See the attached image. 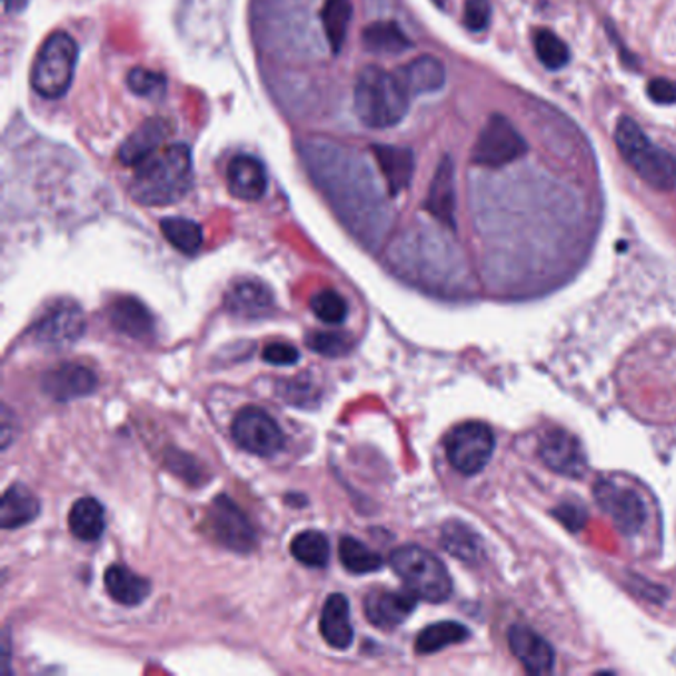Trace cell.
I'll use <instances>...</instances> for the list:
<instances>
[{
    "label": "cell",
    "mask_w": 676,
    "mask_h": 676,
    "mask_svg": "<svg viewBox=\"0 0 676 676\" xmlns=\"http://www.w3.org/2000/svg\"><path fill=\"white\" fill-rule=\"evenodd\" d=\"M538 455L541 463L567 478H579L585 475L587 458L581 443L564 429H549L539 439Z\"/></svg>",
    "instance_id": "12"
},
{
    "label": "cell",
    "mask_w": 676,
    "mask_h": 676,
    "mask_svg": "<svg viewBox=\"0 0 676 676\" xmlns=\"http://www.w3.org/2000/svg\"><path fill=\"white\" fill-rule=\"evenodd\" d=\"M556 514L559 516V521L566 524L569 530H579L585 524V518H587L585 510L576 508V506H567V504H564L559 510H556Z\"/></svg>",
    "instance_id": "42"
},
{
    "label": "cell",
    "mask_w": 676,
    "mask_h": 676,
    "mask_svg": "<svg viewBox=\"0 0 676 676\" xmlns=\"http://www.w3.org/2000/svg\"><path fill=\"white\" fill-rule=\"evenodd\" d=\"M419 597L411 589L391 592V589H375L364 602V612L371 625L379 629H395L409 619L415 612Z\"/></svg>",
    "instance_id": "13"
},
{
    "label": "cell",
    "mask_w": 676,
    "mask_h": 676,
    "mask_svg": "<svg viewBox=\"0 0 676 676\" xmlns=\"http://www.w3.org/2000/svg\"><path fill=\"white\" fill-rule=\"evenodd\" d=\"M411 93L397 73L381 66H366L356 80L354 111L357 119L371 129L394 128L409 111Z\"/></svg>",
    "instance_id": "2"
},
{
    "label": "cell",
    "mask_w": 676,
    "mask_h": 676,
    "mask_svg": "<svg viewBox=\"0 0 676 676\" xmlns=\"http://www.w3.org/2000/svg\"><path fill=\"white\" fill-rule=\"evenodd\" d=\"M78 54L80 50L70 34L66 32L50 34L38 50L30 70V83L34 92L48 100L64 98L72 86Z\"/></svg>",
    "instance_id": "4"
},
{
    "label": "cell",
    "mask_w": 676,
    "mask_h": 676,
    "mask_svg": "<svg viewBox=\"0 0 676 676\" xmlns=\"http://www.w3.org/2000/svg\"><path fill=\"white\" fill-rule=\"evenodd\" d=\"M445 2H447V0H435V4H439V7H445Z\"/></svg>",
    "instance_id": "44"
},
{
    "label": "cell",
    "mask_w": 676,
    "mask_h": 676,
    "mask_svg": "<svg viewBox=\"0 0 676 676\" xmlns=\"http://www.w3.org/2000/svg\"><path fill=\"white\" fill-rule=\"evenodd\" d=\"M468 639V629L465 625L455 622H440L429 625L420 630L415 640V649L419 655H430L447 649L450 645H458Z\"/></svg>",
    "instance_id": "30"
},
{
    "label": "cell",
    "mask_w": 676,
    "mask_h": 676,
    "mask_svg": "<svg viewBox=\"0 0 676 676\" xmlns=\"http://www.w3.org/2000/svg\"><path fill=\"white\" fill-rule=\"evenodd\" d=\"M128 88L136 96L143 98H161L167 88V78L163 73L147 70V68H131L128 73Z\"/></svg>",
    "instance_id": "36"
},
{
    "label": "cell",
    "mask_w": 676,
    "mask_h": 676,
    "mask_svg": "<svg viewBox=\"0 0 676 676\" xmlns=\"http://www.w3.org/2000/svg\"><path fill=\"white\" fill-rule=\"evenodd\" d=\"M306 344L311 351L326 357L346 356L351 349V338L339 331H316L308 336Z\"/></svg>",
    "instance_id": "37"
},
{
    "label": "cell",
    "mask_w": 676,
    "mask_h": 676,
    "mask_svg": "<svg viewBox=\"0 0 676 676\" xmlns=\"http://www.w3.org/2000/svg\"><path fill=\"white\" fill-rule=\"evenodd\" d=\"M4 2H7V10L9 12H22V10L27 9L30 0H4Z\"/></svg>",
    "instance_id": "43"
},
{
    "label": "cell",
    "mask_w": 676,
    "mask_h": 676,
    "mask_svg": "<svg viewBox=\"0 0 676 676\" xmlns=\"http://www.w3.org/2000/svg\"><path fill=\"white\" fill-rule=\"evenodd\" d=\"M528 153V143L513 121L500 113H494L473 147V161L488 169H500L518 161Z\"/></svg>",
    "instance_id": "6"
},
{
    "label": "cell",
    "mask_w": 676,
    "mask_h": 676,
    "mask_svg": "<svg viewBox=\"0 0 676 676\" xmlns=\"http://www.w3.org/2000/svg\"><path fill=\"white\" fill-rule=\"evenodd\" d=\"M351 17H354L351 0H326L324 2L320 10L321 28H324L331 54H339L346 44Z\"/></svg>",
    "instance_id": "26"
},
{
    "label": "cell",
    "mask_w": 676,
    "mask_h": 676,
    "mask_svg": "<svg viewBox=\"0 0 676 676\" xmlns=\"http://www.w3.org/2000/svg\"><path fill=\"white\" fill-rule=\"evenodd\" d=\"M96 387H98V377L92 369L78 364L54 367L42 377V391L50 399L60 402L88 397L96 391Z\"/></svg>",
    "instance_id": "14"
},
{
    "label": "cell",
    "mask_w": 676,
    "mask_h": 676,
    "mask_svg": "<svg viewBox=\"0 0 676 676\" xmlns=\"http://www.w3.org/2000/svg\"><path fill=\"white\" fill-rule=\"evenodd\" d=\"M594 496L599 508L612 518L615 528L622 534L637 536L643 530L647 510L635 488L617 485L613 480H599L595 485Z\"/></svg>",
    "instance_id": "8"
},
{
    "label": "cell",
    "mask_w": 676,
    "mask_h": 676,
    "mask_svg": "<svg viewBox=\"0 0 676 676\" xmlns=\"http://www.w3.org/2000/svg\"><path fill=\"white\" fill-rule=\"evenodd\" d=\"M375 161L385 177V183L391 195L405 191L415 173V156L409 147L374 146Z\"/></svg>",
    "instance_id": "21"
},
{
    "label": "cell",
    "mask_w": 676,
    "mask_h": 676,
    "mask_svg": "<svg viewBox=\"0 0 676 676\" xmlns=\"http://www.w3.org/2000/svg\"><path fill=\"white\" fill-rule=\"evenodd\" d=\"M262 359L270 366H294L300 359V351L290 344H270L262 351Z\"/></svg>",
    "instance_id": "40"
},
{
    "label": "cell",
    "mask_w": 676,
    "mask_h": 676,
    "mask_svg": "<svg viewBox=\"0 0 676 676\" xmlns=\"http://www.w3.org/2000/svg\"><path fill=\"white\" fill-rule=\"evenodd\" d=\"M391 567L401 577L405 587L422 602L443 604L453 594V579L448 576L447 567L429 549L419 546L395 549Z\"/></svg>",
    "instance_id": "5"
},
{
    "label": "cell",
    "mask_w": 676,
    "mask_h": 676,
    "mask_svg": "<svg viewBox=\"0 0 676 676\" xmlns=\"http://www.w3.org/2000/svg\"><path fill=\"white\" fill-rule=\"evenodd\" d=\"M171 133V123L163 118L146 119L123 146L119 147V161L126 167H138L147 157L153 156L163 147L165 139Z\"/></svg>",
    "instance_id": "18"
},
{
    "label": "cell",
    "mask_w": 676,
    "mask_h": 676,
    "mask_svg": "<svg viewBox=\"0 0 676 676\" xmlns=\"http://www.w3.org/2000/svg\"><path fill=\"white\" fill-rule=\"evenodd\" d=\"M103 584H106V592L110 594L111 599L126 607L143 604L151 592V585L146 577L138 576L136 571L123 566L108 567V571L103 576Z\"/></svg>",
    "instance_id": "24"
},
{
    "label": "cell",
    "mask_w": 676,
    "mask_h": 676,
    "mask_svg": "<svg viewBox=\"0 0 676 676\" xmlns=\"http://www.w3.org/2000/svg\"><path fill=\"white\" fill-rule=\"evenodd\" d=\"M647 93L650 100L660 106H670L676 103V83L670 82L667 78H655L647 86Z\"/></svg>",
    "instance_id": "41"
},
{
    "label": "cell",
    "mask_w": 676,
    "mask_h": 676,
    "mask_svg": "<svg viewBox=\"0 0 676 676\" xmlns=\"http://www.w3.org/2000/svg\"><path fill=\"white\" fill-rule=\"evenodd\" d=\"M167 467L173 470L175 475L181 476L187 483H199L202 478V468L195 463V458L187 457L185 453H171L167 455Z\"/></svg>",
    "instance_id": "39"
},
{
    "label": "cell",
    "mask_w": 676,
    "mask_h": 676,
    "mask_svg": "<svg viewBox=\"0 0 676 676\" xmlns=\"http://www.w3.org/2000/svg\"><path fill=\"white\" fill-rule=\"evenodd\" d=\"M448 463L460 475H478L490 463L494 453V433L485 422H463L448 433L445 440Z\"/></svg>",
    "instance_id": "7"
},
{
    "label": "cell",
    "mask_w": 676,
    "mask_h": 676,
    "mask_svg": "<svg viewBox=\"0 0 676 676\" xmlns=\"http://www.w3.org/2000/svg\"><path fill=\"white\" fill-rule=\"evenodd\" d=\"M86 331V316L72 300H58L32 324V336L48 348H64Z\"/></svg>",
    "instance_id": "11"
},
{
    "label": "cell",
    "mask_w": 676,
    "mask_h": 676,
    "mask_svg": "<svg viewBox=\"0 0 676 676\" xmlns=\"http://www.w3.org/2000/svg\"><path fill=\"white\" fill-rule=\"evenodd\" d=\"M225 308L240 320H260L275 310V296L258 280L237 282L225 298Z\"/></svg>",
    "instance_id": "16"
},
{
    "label": "cell",
    "mask_w": 676,
    "mask_h": 676,
    "mask_svg": "<svg viewBox=\"0 0 676 676\" xmlns=\"http://www.w3.org/2000/svg\"><path fill=\"white\" fill-rule=\"evenodd\" d=\"M320 633L331 649L346 650L354 643V625L346 595H329L320 617Z\"/></svg>",
    "instance_id": "20"
},
{
    "label": "cell",
    "mask_w": 676,
    "mask_h": 676,
    "mask_svg": "<svg viewBox=\"0 0 676 676\" xmlns=\"http://www.w3.org/2000/svg\"><path fill=\"white\" fill-rule=\"evenodd\" d=\"M425 209L443 225L455 229V212H457V187H455V163L450 157L440 161L435 177L430 181L429 195Z\"/></svg>",
    "instance_id": "19"
},
{
    "label": "cell",
    "mask_w": 676,
    "mask_h": 676,
    "mask_svg": "<svg viewBox=\"0 0 676 676\" xmlns=\"http://www.w3.org/2000/svg\"><path fill=\"white\" fill-rule=\"evenodd\" d=\"M615 143L630 169L639 175L645 183L658 191H673L676 187L675 157L655 146L637 121L619 119L615 129Z\"/></svg>",
    "instance_id": "3"
},
{
    "label": "cell",
    "mask_w": 676,
    "mask_h": 676,
    "mask_svg": "<svg viewBox=\"0 0 676 676\" xmlns=\"http://www.w3.org/2000/svg\"><path fill=\"white\" fill-rule=\"evenodd\" d=\"M68 526H70L73 538L82 539V541L100 539L101 534L106 530L103 506L96 498H80L68 514Z\"/></svg>",
    "instance_id": "27"
},
{
    "label": "cell",
    "mask_w": 676,
    "mask_h": 676,
    "mask_svg": "<svg viewBox=\"0 0 676 676\" xmlns=\"http://www.w3.org/2000/svg\"><path fill=\"white\" fill-rule=\"evenodd\" d=\"M133 169L129 195L143 207H167L191 191L192 153L187 143L163 146Z\"/></svg>",
    "instance_id": "1"
},
{
    "label": "cell",
    "mask_w": 676,
    "mask_h": 676,
    "mask_svg": "<svg viewBox=\"0 0 676 676\" xmlns=\"http://www.w3.org/2000/svg\"><path fill=\"white\" fill-rule=\"evenodd\" d=\"M294 558L302 566L326 567L329 561V541L321 531H300L290 544Z\"/></svg>",
    "instance_id": "33"
},
{
    "label": "cell",
    "mask_w": 676,
    "mask_h": 676,
    "mask_svg": "<svg viewBox=\"0 0 676 676\" xmlns=\"http://www.w3.org/2000/svg\"><path fill=\"white\" fill-rule=\"evenodd\" d=\"M339 561L344 567L356 574H374L384 567V559L379 554H375L374 549L367 548L364 541L356 538H341L339 541Z\"/></svg>",
    "instance_id": "32"
},
{
    "label": "cell",
    "mask_w": 676,
    "mask_h": 676,
    "mask_svg": "<svg viewBox=\"0 0 676 676\" xmlns=\"http://www.w3.org/2000/svg\"><path fill=\"white\" fill-rule=\"evenodd\" d=\"M232 439L238 447L258 457H275L284 447V433L268 412L245 407L232 422Z\"/></svg>",
    "instance_id": "10"
},
{
    "label": "cell",
    "mask_w": 676,
    "mask_h": 676,
    "mask_svg": "<svg viewBox=\"0 0 676 676\" xmlns=\"http://www.w3.org/2000/svg\"><path fill=\"white\" fill-rule=\"evenodd\" d=\"M110 324L119 334H126L129 338L146 339L153 334L156 321L146 306L136 298H118L111 304Z\"/></svg>",
    "instance_id": "23"
},
{
    "label": "cell",
    "mask_w": 676,
    "mask_h": 676,
    "mask_svg": "<svg viewBox=\"0 0 676 676\" xmlns=\"http://www.w3.org/2000/svg\"><path fill=\"white\" fill-rule=\"evenodd\" d=\"M40 503L37 496L22 485H12L2 494L0 504V526L2 530H17L37 520Z\"/></svg>",
    "instance_id": "25"
},
{
    "label": "cell",
    "mask_w": 676,
    "mask_h": 676,
    "mask_svg": "<svg viewBox=\"0 0 676 676\" xmlns=\"http://www.w3.org/2000/svg\"><path fill=\"white\" fill-rule=\"evenodd\" d=\"M364 47L375 54H401L412 47L411 40L394 20H379L364 30Z\"/></svg>",
    "instance_id": "28"
},
{
    "label": "cell",
    "mask_w": 676,
    "mask_h": 676,
    "mask_svg": "<svg viewBox=\"0 0 676 676\" xmlns=\"http://www.w3.org/2000/svg\"><path fill=\"white\" fill-rule=\"evenodd\" d=\"M210 531L225 548L237 554H250L257 548V530L247 514L230 500L229 496H217L207 513Z\"/></svg>",
    "instance_id": "9"
},
{
    "label": "cell",
    "mask_w": 676,
    "mask_h": 676,
    "mask_svg": "<svg viewBox=\"0 0 676 676\" xmlns=\"http://www.w3.org/2000/svg\"><path fill=\"white\" fill-rule=\"evenodd\" d=\"M534 47L541 64L548 70H561L569 62V48L566 42L554 34L551 30H538L534 37Z\"/></svg>",
    "instance_id": "34"
},
{
    "label": "cell",
    "mask_w": 676,
    "mask_h": 676,
    "mask_svg": "<svg viewBox=\"0 0 676 676\" xmlns=\"http://www.w3.org/2000/svg\"><path fill=\"white\" fill-rule=\"evenodd\" d=\"M402 86L411 96L419 93L439 92L440 88L447 82V70L435 56H419L411 62L402 66L397 72Z\"/></svg>",
    "instance_id": "22"
},
{
    "label": "cell",
    "mask_w": 676,
    "mask_h": 676,
    "mask_svg": "<svg viewBox=\"0 0 676 676\" xmlns=\"http://www.w3.org/2000/svg\"><path fill=\"white\" fill-rule=\"evenodd\" d=\"M161 232L169 240V245H173L179 252L183 255H197L199 248L202 247V229L201 225H197L195 220L183 219V217H169L161 222Z\"/></svg>",
    "instance_id": "31"
},
{
    "label": "cell",
    "mask_w": 676,
    "mask_h": 676,
    "mask_svg": "<svg viewBox=\"0 0 676 676\" xmlns=\"http://www.w3.org/2000/svg\"><path fill=\"white\" fill-rule=\"evenodd\" d=\"M311 311L328 326H339L348 318V302L336 290H321L311 298Z\"/></svg>",
    "instance_id": "35"
},
{
    "label": "cell",
    "mask_w": 676,
    "mask_h": 676,
    "mask_svg": "<svg viewBox=\"0 0 676 676\" xmlns=\"http://www.w3.org/2000/svg\"><path fill=\"white\" fill-rule=\"evenodd\" d=\"M440 541L447 548L448 554H453L455 558L463 559L467 564H476L483 556V541L463 521L445 524Z\"/></svg>",
    "instance_id": "29"
},
{
    "label": "cell",
    "mask_w": 676,
    "mask_h": 676,
    "mask_svg": "<svg viewBox=\"0 0 676 676\" xmlns=\"http://www.w3.org/2000/svg\"><path fill=\"white\" fill-rule=\"evenodd\" d=\"M508 645L518 658L521 667L530 675H548L554 668V649L548 640L538 635L536 630L524 625H514L508 630Z\"/></svg>",
    "instance_id": "15"
},
{
    "label": "cell",
    "mask_w": 676,
    "mask_h": 676,
    "mask_svg": "<svg viewBox=\"0 0 676 676\" xmlns=\"http://www.w3.org/2000/svg\"><path fill=\"white\" fill-rule=\"evenodd\" d=\"M227 187L230 195L240 201H258L268 189V173L260 159L237 156L227 167Z\"/></svg>",
    "instance_id": "17"
},
{
    "label": "cell",
    "mask_w": 676,
    "mask_h": 676,
    "mask_svg": "<svg viewBox=\"0 0 676 676\" xmlns=\"http://www.w3.org/2000/svg\"><path fill=\"white\" fill-rule=\"evenodd\" d=\"M493 19L490 0H467L465 4V27L470 32H483Z\"/></svg>",
    "instance_id": "38"
}]
</instances>
